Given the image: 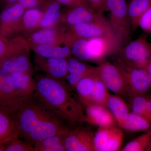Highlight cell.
Returning a JSON list of instances; mask_svg holds the SVG:
<instances>
[{
  "label": "cell",
  "mask_w": 151,
  "mask_h": 151,
  "mask_svg": "<svg viewBox=\"0 0 151 151\" xmlns=\"http://www.w3.org/2000/svg\"><path fill=\"white\" fill-rule=\"evenodd\" d=\"M36 82L35 97L64 123L74 127L85 122L82 104L63 81L47 76Z\"/></svg>",
  "instance_id": "cell-1"
},
{
  "label": "cell",
  "mask_w": 151,
  "mask_h": 151,
  "mask_svg": "<svg viewBox=\"0 0 151 151\" xmlns=\"http://www.w3.org/2000/svg\"><path fill=\"white\" fill-rule=\"evenodd\" d=\"M55 115L35 95L25 101L13 119L18 125L20 135L25 139L45 119Z\"/></svg>",
  "instance_id": "cell-2"
},
{
  "label": "cell",
  "mask_w": 151,
  "mask_h": 151,
  "mask_svg": "<svg viewBox=\"0 0 151 151\" xmlns=\"http://www.w3.org/2000/svg\"><path fill=\"white\" fill-rule=\"evenodd\" d=\"M124 76L127 96L147 94L151 90V76L146 69L127 64L118 58L115 62Z\"/></svg>",
  "instance_id": "cell-3"
},
{
  "label": "cell",
  "mask_w": 151,
  "mask_h": 151,
  "mask_svg": "<svg viewBox=\"0 0 151 151\" xmlns=\"http://www.w3.org/2000/svg\"><path fill=\"white\" fill-rule=\"evenodd\" d=\"M30 43L24 38H19L14 49H8L7 55L0 62V69L11 74L15 72H25L32 74L33 68L30 61Z\"/></svg>",
  "instance_id": "cell-4"
},
{
  "label": "cell",
  "mask_w": 151,
  "mask_h": 151,
  "mask_svg": "<svg viewBox=\"0 0 151 151\" xmlns=\"http://www.w3.org/2000/svg\"><path fill=\"white\" fill-rule=\"evenodd\" d=\"M107 11L115 34L123 47L131 41L132 29L128 16L126 0H106Z\"/></svg>",
  "instance_id": "cell-5"
},
{
  "label": "cell",
  "mask_w": 151,
  "mask_h": 151,
  "mask_svg": "<svg viewBox=\"0 0 151 151\" xmlns=\"http://www.w3.org/2000/svg\"><path fill=\"white\" fill-rule=\"evenodd\" d=\"M119 53V58L128 65L146 69L151 58V44L142 35L124 45Z\"/></svg>",
  "instance_id": "cell-6"
},
{
  "label": "cell",
  "mask_w": 151,
  "mask_h": 151,
  "mask_svg": "<svg viewBox=\"0 0 151 151\" xmlns=\"http://www.w3.org/2000/svg\"><path fill=\"white\" fill-rule=\"evenodd\" d=\"M122 47L116 34L87 39V50L90 62L100 63L108 57L119 52Z\"/></svg>",
  "instance_id": "cell-7"
},
{
  "label": "cell",
  "mask_w": 151,
  "mask_h": 151,
  "mask_svg": "<svg viewBox=\"0 0 151 151\" xmlns=\"http://www.w3.org/2000/svg\"><path fill=\"white\" fill-rule=\"evenodd\" d=\"M24 103L14 89L9 73L0 69V111L13 118Z\"/></svg>",
  "instance_id": "cell-8"
},
{
  "label": "cell",
  "mask_w": 151,
  "mask_h": 151,
  "mask_svg": "<svg viewBox=\"0 0 151 151\" xmlns=\"http://www.w3.org/2000/svg\"><path fill=\"white\" fill-rule=\"evenodd\" d=\"M98 75L108 90L120 97L127 96L124 76L118 66L105 60L97 67Z\"/></svg>",
  "instance_id": "cell-9"
},
{
  "label": "cell",
  "mask_w": 151,
  "mask_h": 151,
  "mask_svg": "<svg viewBox=\"0 0 151 151\" xmlns=\"http://www.w3.org/2000/svg\"><path fill=\"white\" fill-rule=\"evenodd\" d=\"M70 131L62 120L54 115L41 122L25 139L33 146L36 143L46 138L57 135L68 134Z\"/></svg>",
  "instance_id": "cell-10"
},
{
  "label": "cell",
  "mask_w": 151,
  "mask_h": 151,
  "mask_svg": "<svg viewBox=\"0 0 151 151\" xmlns=\"http://www.w3.org/2000/svg\"><path fill=\"white\" fill-rule=\"evenodd\" d=\"M107 19L88 5H78L69 7L64 14H61L60 22L65 27L86 23L101 21Z\"/></svg>",
  "instance_id": "cell-11"
},
{
  "label": "cell",
  "mask_w": 151,
  "mask_h": 151,
  "mask_svg": "<svg viewBox=\"0 0 151 151\" xmlns=\"http://www.w3.org/2000/svg\"><path fill=\"white\" fill-rule=\"evenodd\" d=\"M53 27L42 28L32 33L28 40L30 45H60L63 44L70 46V37L66 28Z\"/></svg>",
  "instance_id": "cell-12"
},
{
  "label": "cell",
  "mask_w": 151,
  "mask_h": 151,
  "mask_svg": "<svg viewBox=\"0 0 151 151\" xmlns=\"http://www.w3.org/2000/svg\"><path fill=\"white\" fill-rule=\"evenodd\" d=\"M66 27L76 37L85 39L115 34L110 22L107 19Z\"/></svg>",
  "instance_id": "cell-13"
},
{
  "label": "cell",
  "mask_w": 151,
  "mask_h": 151,
  "mask_svg": "<svg viewBox=\"0 0 151 151\" xmlns=\"http://www.w3.org/2000/svg\"><path fill=\"white\" fill-rule=\"evenodd\" d=\"M94 135L93 132L85 129L71 130L65 139V151H94Z\"/></svg>",
  "instance_id": "cell-14"
},
{
  "label": "cell",
  "mask_w": 151,
  "mask_h": 151,
  "mask_svg": "<svg viewBox=\"0 0 151 151\" xmlns=\"http://www.w3.org/2000/svg\"><path fill=\"white\" fill-rule=\"evenodd\" d=\"M85 106V122L99 128L116 127V119L106 106L94 104Z\"/></svg>",
  "instance_id": "cell-15"
},
{
  "label": "cell",
  "mask_w": 151,
  "mask_h": 151,
  "mask_svg": "<svg viewBox=\"0 0 151 151\" xmlns=\"http://www.w3.org/2000/svg\"><path fill=\"white\" fill-rule=\"evenodd\" d=\"M39 70L45 72L47 76L63 81L68 73L67 59L62 58H44L39 56L35 60Z\"/></svg>",
  "instance_id": "cell-16"
},
{
  "label": "cell",
  "mask_w": 151,
  "mask_h": 151,
  "mask_svg": "<svg viewBox=\"0 0 151 151\" xmlns=\"http://www.w3.org/2000/svg\"><path fill=\"white\" fill-rule=\"evenodd\" d=\"M11 81L17 95L24 102L34 95L36 82L31 73L15 72L10 74Z\"/></svg>",
  "instance_id": "cell-17"
},
{
  "label": "cell",
  "mask_w": 151,
  "mask_h": 151,
  "mask_svg": "<svg viewBox=\"0 0 151 151\" xmlns=\"http://www.w3.org/2000/svg\"><path fill=\"white\" fill-rule=\"evenodd\" d=\"M68 73L65 80L68 86L74 89L76 85L84 76L94 70L95 67L74 58H67Z\"/></svg>",
  "instance_id": "cell-18"
},
{
  "label": "cell",
  "mask_w": 151,
  "mask_h": 151,
  "mask_svg": "<svg viewBox=\"0 0 151 151\" xmlns=\"http://www.w3.org/2000/svg\"><path fill=\"white\" fill-rule=\"evenodd\" d=\"M20 136L16 121L12 117L0 111V144L5 145Z\"/></svg>",
  "instance_id": "cell-19"
},
{
  "label": "cell",
  "mask_w": 151,
  "mask_h": 151,
  "mask_svg": "<svg viewBox=\"0 0 151 151\" xmlns=\"http://www.w3.org/2000/svg\"><path fill=\"white\" fill-rule=\"evenodd\" d=\"M97 75V67L88 75L81 78L76 85L74 89L78 95L79 100L84 106L90 103Z\"/></svg>",
  "instance_id": "cell-20"
},
{
  "label": "cell",
  "mask_w": 151,
  "mask_h": 151,
  "mask_svg": "<svg viewBox=\"0 0 151 151\" xmlns=\"http://www.w3.org/2000/svg\"><path fill=\"white\" fill-rule=\"evenodd\" d=\"M106 107L115 117L117 124L122 127L130 112L127 103L120 96L110 94Z\"/></svg>",
  "instance_id": "cell-21"
},
{
  "label": "cell",
  "mask_w": 151,
  "mask_h": 151,
  "mask_svg": "<svg viewBox=\"0 0 151 151\" xmlns=\"http://www.w3.org/2000/svg\"><path fill=\"white\" fill-rule=\"evenodd\" d=\"M37 56L44 58H67L71 55L70 47L64 45H36L32 46Z\"/></svg>",
  "instance_id": "cell-22"
},
{
  "label": "cell",
  "mask_w": 151,
  "mask_h": 151,
  "mask_svg": "<svg viewBox=\"0 0 151 151\" xmlns=\"http://www.w3.org/2000/svg\"><path fill=\"white\" fill-rule=\"evenodd\" d=\"M151 6V0H131L127 4L128 16L132 30L139 27L141 17Z\"/></svg>",
  "instance_id": "cell-23"
},
{
  "label": "cell",
  "mask_w": 151,
  "mask_h": 151,
  "mask_svg": "<svg viewBox=\"0 0 151 151\" xmlns=\"http://www.w3.org/2000/svg\"><path fill=\"white\" fill-rule=\"evenodd\" d=\"M60 4L53 0L47 3L45 10L39 27L41 28L52 27L60 22L61 18Z\"/></svg>",
  "instance_id": "cell-24"
},
{
  "label": "cell",
  "mask_w": 151,
  "mask_h": 151,
  "mask_svg": "<svg viewBox=\"0 0 151 151\" xmlns=\"http://www.w3.org/2000/svg\"><path fill=\"white\" fill-rule=\"evenodd\" d=\"M68 134L49 137L33 145L34 151H65V141Z\"/></svg>",
  "instance_id": "cell-25"
},
{
  "label": "cell",
  "mask_w": 151,
  "mask_h": 151,
  "mask_svg": "<svg viewBox=\"0 0 151 151\" xmlns=\"http://www.w3.org/2000/svg\"><path fill=\"white\" fill-rule=\"evenodd\" d=\"M44 12L38 8L29 9L25 11L20 22V28L26 32L33 31L39 28Z\"/></svg>",
  "instance_id": "cell-26"
},
{
  "label": "cell",
  "mask_w": 151,
  "mask_h": 151,
  "mask_svg": "<svg viewBox=\"0 0 151 151\" xmlns=\"http://www.w3.org/2000/svg\"><path fill=\"white\" fill-rule=\"evenodd\" d=\"M122 127L130 132H144L150 129L151 122L142 116L130 112Z\"/></svg>",
  "instance_id": "cell-27"
},
{
  "label": "cell",
  "mask_w": 151,
  "mask_h": 151,
  "mask_svg": "<svg viewBox=\"0 0 151 151\" xmlns=\"http://www.w3.org/2000/svg\"><path fill=\"white\" fill-rule=\"evenodd\" d=\"M147 94H137L129 97L130 108L133 113L145 117L151 122V113L147 103Z\"/></svg>",
  "instance_id": "cell-28"
},
{
  "label": "cell",
  "mask_w": 151,
  "mask_h": 151,
  "mask_svg": "<svg viewBox=\"0 0 151 151\" xmlns=\"http://www.w3.org/2000/svg\"><path fill=\"white\" fill-rule=\"evenodd\" d=\"M25 9L18 3H15L3 11L0 16V19L4 24H20L21 20Z\"/></svg>",
  "instance_id": "cell-29"
},
{
  "label": "cell",
  "mask_w": 151,
  "mask_h": 151,
  "mask_svg": "<svg viewBox=\"0 0 151 151\" xmlns=\"http://www.w3.org/2000/svg\"><path fill=\"white\" fill-rule=\"evenodd\" d=\"M108 91L106 85L99 77L97 70L95 86L89 104H97L106 107L107 101L110 95Z\"/></svg>",
  "instance_id": "cell-30"
},
{
  "label": "cell",
  "mask_w": 151,
  "mask_h": 151,
  "mask_svg": "<svg viewBox=\"0 0 151 151\" xmlns=\"http://www.w3.org/2000/svg\"><path fill=\"white\" fill-rule=\"evenodd\" d=\"M151 148V129L128 143L122 151H143Z\"/></svg>",
  "instance_id": "cell-31"
},
{
  "label": "cell",
  "mask_w": 151,
  "mask_h": 151,
  "mask_svg": "<svg viewBox=\"0 0 151 151\" xmlns=\"http://www.w3.org/2000/svg\"><path fill=\"white\" fill-rule=\"evenodd\" d=\"M87 39L75 38L70 45L71 55L81 61H90L87 50Z\"/></svg>",
  "instance_id": "cell-32"
},
{
  "label": "cell",
  "mask_w": 151,
  "mask_h": 151,
  "mask_svg": "<svg viewBox=\"0 0 151 151\" xmlns=\"http://www.w3.org/2000/svg\"><path fill=\"white\" fill-rule=\"evenodd\" d=\"M113 127L99 128L94 135V151H104L111 136Z\"/></svg>",
  "instance_id": "cell-33"
},
{
  "label": "cell",
  "mask_w": 151,
  "mask_h": 151,
  "mask_svg": "<svg viewBox=\"0 0 151 151\" xmlns=\"http://www.w3.org/2000/svg\"><path fill=\"white\" fill-rule=\"evenodd\" d=\"M124 137V133L121 129L116 127L112 128L111 136L104 151L119 150L122 147Z\"/></svg>",
  "instance_id": "cell-34"
},
{
  "label": "cell",
  "mask_w": 151,
  "mask_h": 151,
  "mask_svg": "<svg viewBox=\"0 0 151 151\" xmlns=\"http://www.w3.org/2000/svg\"><path fill=\"white\" fill-rule=\"evenodd\" d=\"M5 151H34L33 146L30 143L18 139L5 144Z\"/></svg>",
  "instance_id": "cell-35"
},
{
  "label": "cell",
  "mask_w": 151,
  "mask_h": 151,
  "mask_svg": "<svg viewBox=\"0 0 151 151\" xmlns=\"http://www.w3.org/2000/svg\"><path fill=\"white\" fill-rule=\"evenodd\" d=\"M139 27L144 32L151 33V6L141 17Z\"/></svg>",
  "instance_id": "cell-36"
},
{
  "label": "cell",
  "mask_w": 151,
  "mask_h": 151,
  "mask_svg": "<svg viewBox=\"0 0 151 151\" xmlns=\"http://www.w3.org/2000/svg\"><path fill=\"white\" fill-rule=\"evenodd\" d=\"M18 3L21 5L25 9L38 8L43 4H46L45 0H17Z\"/></svg>",
  "instance_id": "cell-37"
},
{
  "label": "cell",
  "mask_w": 151,
  "mask_h": 151,
  "mask_svg": "<svg viewBox=\"0 0 151 151\" xmlns=\"http://www.w3.org/2000/svg\"><path fill=\"white\" fill-rule=\"evenodd\" d=\"M88 4L92 9L100 14L107 11L106 0H86Z\"/></svg>",
  "instance_id": "cell-38"
},
{
  "label": "cell",
  "mask_w": 151,
  "mask_h": 151,
  "mask_svg": "<svg viewBox=\"0 0 151 151\" xmlns=\"http://www.w3.org/2000/svg\"><path fill=\"white\" fill-rule=\"evenodd\" d=\"M60 5L68 6V7L78 5H88L86 0H55Z\"/></svg>",
  "instance_id": "cell-39"
},
{
  "label": "cell",
  "mask_w": 151,
  "mask_h": 151,
  "mask_svg": "<svg viewBox=\"0 0 151 151\" xmlns=\"http://www.w3.org/2000/svg\"><path fill=\"white\" fill-rule=\"evenodd\" d=\"M4 42L0 39V62L6 56L8 49Z\"/></svg>",
  "instance_id": "cell-40"
},
{
  "label": "cell",
  "mask_w": 151,
  "mask_h": 151,
  "mask_svg": "<svg viewBox=\"0 0 151 151\" xmlns=\"http://www.w3.org/2000/svg\"><path fill=\"white\" fill-rule=\"evenodd\" d=\"M146 70L151 76V58L146 68Z\"/></svg>",
  "instance_id": "cell-41"
},
{
  "label": "cell",
  "mask_w": 151,
  "mask_h": 151,
  "mask_svg": "<svg viewBox=\"0 0 151 151\" xmlns=\"http://www.w3.org/2000/svg\"><path fill=\"white\" fill-rule=\"evenodd\" d=\"M147 103L149 110L151 113V94H147Z\"/></svg>",
  "instance_id": "cell-42"
},
{
  "label": "cell",
  "mask_w": 151,
  "mask_h": 151,
  "mask_svg": "<svg viewBox=\"0 0 151 151\" xmlns=\"http://www.w3.org/2000/svg\"><path fill=\"white\" fill-rule=\"evenodd\" d=\"M0 151H5L4 145L0 144Z\"/></svg>",
  "instance_id": "cell-43"
},
{
  "label": "cell",
  "mask_w": 151,
  "mask_h": 151,
  "mask_svg": "<svg viewBox=\"0 0 151 151\" xmlns=\"http://www.w3.org/2000/svg\"><path fill=\"white\" fill-rule=\"evenodd\" d=\"M7 2L11 4H13V3H15L17 1V0H6Z\"/></svg>",
  "instance_id": "cell-44"
},
{
  "label": "cell",
  "mask_w": 151,
  "mask_h": 151,
  "mask_svg": "<svg viewBox=\"0 0 151 151\" xmlns=\"http://www.w3.org/2000/svg\"></svg>",
  "instance_id": "cell-45"
}]
</instances>
